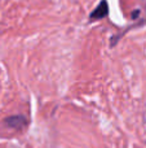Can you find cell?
Here are the masks:
<instances>
[{"label": "cell", "instance_id": "6da1fadb", "mask_svg": "<svg viewBox=\"0 0 146 148\" xmlns=\"http://www.w3.org/2000/svg\"><path fill=\"white\" fill-rule=\"evenodd\" d=\"M109 14V3L107 0H101L100 4L93 9V12L91 13L89 16V20L91 21H98V20H102L103 17Z\"/></svg>", "mask_w": 146, "mask_h": 148}, {"label": "cell", "instance_id": "7a4b0ae2", "mask_svg": "<svg viewBox=\"0 0 146 148\" xmlns=\"http://www.w3.org/2000/svg\"><path fill=\"white\" fill-rule=\"evenodd\" d=\"M5 123H7L9 127L20 130V129H22L23 126H26L27 120H26L23 116H12V117H9V118L5 120Z\"/></svg>", "mask_w": 146, "mask_h": 148}]
</instances>
